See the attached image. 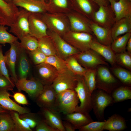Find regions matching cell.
I'll use <instances>...</instances> for the list:
<instances>
[{
	"label": "cell",
	"instance_id": "cell-1",
	"mask_svg": "<svg viewBox=\"0 0 131 131\" xmlns=\"http://www.w3.org/2000/svg\"><path fill=\"white\" fill-rule=\"evenodd\" d=\"M41 17L48 30L62 37L70 30L69 20L66 14L46 12L41 14Z\"/></svg>",
	"mask_w": 131,
	"mask_h": 131
},
{
	"label": "cell",
	"instance_id": "cell-2",
	"mask_svg": "<svg viewBox=\"0 0 131 131\" xmlns=\"http://www.w3.org/2000/svg\"><path fill=\"white\" fill-rule=\"evenodd\" d=\"M79 99L74 90H67L57 94L55 110L66 115L75 112Z\"/></svg>",
	"mask_w": 131,
	"mask_h": 131
},
{
	"label": "cell",
	"instance_id": "cell-3",
	"mask_svg": "<svg viewBox=\"0 0 131 131\" xmlns=\"http://www.w3.org/2000/svg\"><path fill=\"white\" fill-rule=\"evenodd\" d=\"M92 106L97 119L102 120L104 119L105 108L114 103L110 94L100 89L93 91L91 94Z\"/></svg>",
	"mask_w": 131,
	"mask_h": 131
},
{
	"label": "cell",
	"instance_id": "cell-4",
	"mask_svg": "<svg viewBox=\"0 0 131 131\" xmlns=\"http://www.w3.org/2000/svg\"><path fill=\"white\" fill-rule=\"evenodd\" d=\"M62 37L69 44L80 52L90 49L91 44L94 40L92 34L90 33L71 30Z\"/></svg>",
	"mask_w": 131,
	"mask_h": 131
},
{
	"label": "cell",
	"instance_id": "cell-5",
	"mask_svg": "<svg viewBox=\"0 0 131 131\" xmlns=\"http://www.w3.org/2000/svg\"><path fill=\"white\" fill-rule=\"evenodd\" d=\"M74 90L80 103L76 107L75 112L89 113L92 109L91 95L83 76H78L77 84Z\"/></svg>",
	"mask_w": 131,
	"mask_h": 131
},
{
	"label": "cell",
	"instance_id": "cell-6",
	"mask_svg": "<svg viewBox=\"0 0 131 131\" xmlns=\"http://www.w3.org/2000/svg\"><path fill=\"white\" fill-rule=\"evenodd\" d=\"M96 80V88L110 94L116 88L117 80L105 66L98 67Z\"/></svg>",
	"mask_w": 131,
	"mask_h": 131
},
{
	"label": "cell",
	"instance_id": "cell-7",
	"mask_svg": "<svg viewBox=\"0 0 131 131\" xmlns=\"http://www.w3.org/2000/svg\"><path fill=\"white\" fill-rule=\"evenodd\" d=\"M74 56L79 63L86 69H96L101 65H108L101 56L90 49L80 52Z\"/></svg>",
	"mask_w": 131,
	"mask_h": 131
},
{
	"label": "cell",
	"instance_id": "cell-8",
	"mask_svg": "<svg viewBox=\"0 0 131 131\" xmlns=\"http://www.w3.org/2000/svg\"><path fill=\"white\" fill-rule=\"evenodd\" d=\"M31 13L24 9L19 10L13 22L10 26V32L20 40L25 36L30 34L29 17Z\"/></svg>",
	"mask_w": 131,
	"mask_h": 131
},
{
	"label": "cell",
	"instance_id": "cell-9",
	"mask_svg": "<svg viewBox=\"0 0 131 131\" xmlns=\"http://www.w3.org/2000/svg\"><path fill=\"white\" fill-rule=\"evenodd\" d=\"M47 34L52 41L57 55L63 59L65 60L68 57L80 52L57 33L48 30Z\"/></svg>",
	"mask_w": 131,
	"mask_h": 131
},
{
	"label": "cell",
	"instance_id": "cell-10",
	"mask_svg": "<svg viewBox=\"0 0 131 131\" xmlns=\"http://www.w3.org/2000/svg\"><path fill=\"white\" fill-rule=\"evenodd\" d=\"M78 76L74 75L68 69L58 74L51 84L57 93L67 90H74Z\"/></svg>",
	"mask_w": 131,
	"mask_h": 131
},
{
	"label": "cell",
	"instance_id": "cell-11",
	"mask_svg": "<svg viewBox=\"0 0 131 131\" xmlns=\"http://www.w3.org/2000/svg\"><path fill=\"white\" fill-rule=\"evenodd\" d=\"M15 84L19 91H25L31 98L35 100L41 92L44 86L33 77L29 79L26 78L19 79Z\"/></svg>",
	"mask_w": 131,
	"mask_h": 131
},
{
	"label": "cell",
	"instance_id": "cell-12",
	"mask_svg": "<svg viewBox=\"0 0 131 131\" xmlns=\"http://www.w3.org/2000/svg\"><path fill=\"white\" fill-rule=\"evenodd\" d=\"M66 14L69 22L71 31L93 34L90 28L92 20L73 10Z\"/></svg>",
	"mask_w": 131,
	"mask_h": 131
},
{
	"label": "cell",
	"instance_id": "cell-13",
	"mask_svg": "<svg viewBox=\"0 0 131 131\" xmlns=\"http://www.w3.org/2000/svg\"><path fill=\"white\" fill-rule=\"evenodd\" d=\"M92 21L101 26L111 28L115 22V15L110 5L99 6Z\"/></svg>",
	"mask_w": 131,
	"mask_h": 131
},
{
	"label": "cell",
	"instance_id": "cell-14",
	"mask_svg": "<svg viewBox=\"0 0 131 131\" xmlns=\"http://www.w3.org/2000/svg\"><path fill=\"white\" fill-rule=\"evenodd\" d=\"M36 65L34 77L44 85H51L58 74L57 71L46 63Z\"/></svg>",
	"mask_w": 131,
	"mask_h": 131
},
{
	"label": "cell",
	"instance_id": "cell-15",
	"mask_svg": "<svg viewBox=\"0 0 131 131\" xmlns=\"http://www.w3.org/2000/svg\"><path fill=\"white\" fill-rule=\"evenodd\" d=\"M10 47L4 55L6 66L11 79L15 83L18 80L16 71L19 42L16 41L10 44Z\"/></svg>",
	"mask_w": 131,
	"mask_h": 131
},
{
	"label": "cell",
	"instance_id": "cell-16",
	"mask_svg": "<svg viewBox=\"0 0 131 131\" xmlns=\"http://www.w3.org/2000/svg\"><path fill=\"white\" fill-rule=\"evenodd\" d=\"M30 34L37 39L47 36L48 29L41 14L31 13L29 17Z\"/></svg>",
	"mask_w": 131,
	"mask_h": 131
},
{
	"label": "cell",
	"instance_id": "cell-17",
	"mask_svg": "<svg viewBox=\"0 0 131 131\" xmlns=\"http://www.w3.org/2000/svg\"><path fill=\"white\" fill-rule=\"evenodd\" d=\"M57 95L51 85H44L42 90L35 100L37 105L41 108L55 110Z\"/></svg>",
	"mask_w": 131,
	"mask_h": 131
},
{
	"label": "cell",
	"instance_id": "cell-18",
	"mask_svg": "<svg viewBox=\"0 0 131 131\" xmlns=\"http://www.w3.org/2000/svg\"><path fill=\"white\" fill-rule=\"evenodd\" d=\"M73 10L92 21L99 6L93 0H70Z\"/></svg>",
	"mask_w": 131,
	"mask_h": 131
},
{
	"label": "cell",
	"instance_id": "cell-19",
	"mask_svg": "<svg viewBox=\"0 0 131 131\" xmlns=\"http://www.w3.org/2000/svg\"><path fill=\"white\" fill-rule=\"evenodd\" d=\"M43 120L49 125L58 131H65L60 113L53 109L41 108Z\"/></svg>",
	"mask_w": 131,
	"mask_h": 131
},
{
	"label": "cell",
	"instance_id": "cell-20",
	"mask_svg": "<svg viewBox=\"0 0 131 131\" xmlns=\"http://www.w3.org/2000/svg\"><path fill=\"white\" fill-rule=\"evenodd\" d=\"M13 3L17 7L23 8L31 13L42 14L47 12V6L45 1L39 0H13Z\"/></svg>",
	"mask_w": 131,
	"mask_h": 131
},
{
	"label": "cell",
	"instance_id": "cell-21",
	"mask_svg": "<svg viewBox=\"0 0 131 131\" xmlns=\"http://www.w3.org/2000/svg\"><path fill=\"white\" fill-rule=\"evenodd\" d=\"M16 65L19 79L27 78L31 71L30 61L27 51L20 46V42Z\"/></svg>",
	"mask_w": 131,
	"mask_h": 131
},
{
	"label": "cell",
	"instance_id": "cell-22",
	"mask_svg": "<svg viewBox=\"0 0 131 131\" xmlns=\"http://www.w3.org/2000/svg\"><path fill=\"white\" fill-rule=\"evenodd\" d=\"M90 28L93 34L95 36L98 42L105 45L111 46L113 41L111 28L101 26L92 21Z\"/></svg>",
	"mask_w": 131,
	"mask_h": 131
},
{
	"label": "cell",
	"instance_id": "cell-23",
	"mask_svg": "<svg viewBox=\"0 0 131 131\" xmlns=\"http://www.w3.org/2000/svg\"><path fill=\"white\" fill-rule=\"evenodd\" d=\"M10 95L8 91L0 90V105L2 107L8 111H16L19 115L30 112L28 109L20 106L11 100Z\"/></svg>",
	"mask_w": 131,
	"mask_h": 131
},
{
	"label": "cell",
	"instance_id": "cell-24",
	"mask_svg": "<svg viewBox=\"0 0 131 131\" xmlns=\"http://www.w3.org/2000/svg\"><path fill=\"white\" fill-rule=\"evenodd\" d=\"M114 13L115 21L122 18L131 17V1L118 0L110 4Z\"/></svg>",
	"mask_w": 131,
	"mask_h": 131
},
{
	"label": "cell",
	"instance_id": "cell-25",
	"mask_svg": "<svg viewBox=\"0 0 131 131\" xmlns=\"http://www.w3.org/2000/svg\"><path fill=\"white\" fill-rule=\"evenodd\" d=\"M90 49L104 58L111 65H114L116 63L115 53L110 46L102 44L94 40L91 44Z\"/></svg>",
	"mask_w": 131,
	"mask_h": 131
},
{
	"label": "cell",
	"instance_id": "cell-26",
	"mask_svg": "<svg viewBox=\"0 0 131 131\" xmlns=\"http://www.w3.org/2000/svg\"><path fill=\"white\" fill-rule=\"evenodd\" d=\"M66 120L72 123L76 129L93 121L89 113L74 112L66 115Z\"/></svg>",
	"mask_w": 131,
	"mask_h": 131
},
{
	"label": "cell",
	"instance_id": "cell-27",
	"mask_svg": "<svg viewBox=\"0 0 131 131\" xmlns=\"http://www.w3.org/2000/svg\"><path fill=\"white\" fill-rule=\"evenodd\" d=\"M111 29L113 40L122 35L131 33V17L122 18L116 21Z\"/></svg>",
	"mask_w": 131,
	"mask_h": 131
},
{
	"label": "cell",
	"instance_id": "cell-28",
	"mask_svg": "<svg viewBox=\"0 0 131 131\" xmlns=\"http://www.w3.org/2000/svg\"><path fill=\"white\" fill-rule=\"evenodd\" d=\"M47 12L66 14L72 9L70 0H48Z\"/></svg>",
	"mask_w": 131,
	"mask_h": 131
},
{
	"label": "cell",
	"instance_id": "cell-29",
	"mask_svg": "<svg viewBox=\"0 0 131 131\" xmlns=\"http://www.w3.org/2000/svg\"><path fill=\"white\" fill-rule=\"evenodd\" d=\"M126 127V123L124 119L118 115L115 114L105 121L103 130L109 131H119L124 130Z\"/></svg>",
	"mask_w": 131,
	"mask_h": 131
},
{
	"label": "cell",
	"instance_id": "cell-30",
	"mask_svg": "<svg viewBox=\"0 0 131 131\" xmlns=\"http://www.w3.org/2000/svg\"><path fill=\"white\" fill-rule=\"evenodd\" d=\"M38 40V48L47 57L57 55L53 43L49 35Z\"/></svg>",
	"mask_w": 131,
	"mask_h": 131
},
{
	"label": "cell",
	"instance_id": "cell-31",
	"mask_svg": "<svg viewBox=\"0 0 131 131\" xmlns=\"http://www.w3.org/2000/svg\"><path fill=\"white\" fill-rule=\"evenodd\" d=\"M65 60L67 69L73 74L76 76H83L86 69L79 63L74 56L68 57Z\"/></svg>",
	"mask_w": 131,
	"mask_h": 131
},
{
	"label": "cell",
	"instance_id": "cell-32",
	"mask_svg": "<svg viewBox=\"0 0 131 131\" xmlns=\"http://www.w3.org/2000/svg\"><path fill=\"white\" fill-rule=\"evenodd\" d=\"M114 103L131 99V89L129 86H121L115 89L112 92Z\"/></svg>",
	"mask_w": 131,
	"mask_h": 131
},
{
	"label": "cell",
	"instance_id": "cell-33",
	"mask_svg": "<svg viewBox=\"0 0 131 131\" xmlns=\"http://www.w3.org/2000/svg\"><path fill=\"white\" fill-rule=\"evenodd\" d=\"M131 37V33H127L113 40L110 46L115 53L126 51L127 42Z\"/></svg>",
	"mask_w": 131,
	"mask_h": 131
},
{
	"label": "cell",
	"instance_id": "cell-34",
	"mask_svg": "<svg viewBox=\"0 0 131 131\" xmlns=\"http://www.w3.org/2000/svg\"><path fill=\"white\" fill-rule=\"evenodd\" d=\"M20 40V46L27 51H33L38 48V39L30 34L25 36Z\"/></svg>",
	"mask_w": 131,
	"mask_h": 131
},
{
	"label": "cell",
	"instance_id": "cell-35",
	"mask_svg": "<svg viewBox=\"0 0 131 131\" xmlns=\"http://www.w3.org/2000/svg\"><path fill=\"white\" fill-rule=\"evenodd\" d=\"M45 63L52 66L58 73L64 72L68 69L65 60L57 55L47 57Z\"/></svg>",
	"mask_w": 131,
	"mask_h": 131
},
{
	"label": "cell",
	"instance_id": "cell-36",
	"mask_svg": "<svg viewBox=\"0 0 131 131\" xmlns=\"http://www.w3.org/2000/svg\"><path fill=\"white\" fill-rule=\"evenodd\" d=\"M0 131H15V125L9 112L0 114Z\"/></svg>",
	"mask_w": 131,
	"mask_h": 131
},
{
	"label": "cell",
	"instance_id": "cell-37",
	"mask_svg": "<svg viewBox=\"0 0 131 131\" xmlns=\"http://www.w3.org/2000/svg\"><path fill=\"white\" fill-rule=\"evenodd\" d=\"M15 125V131H32L25 122L20 117L19 114L14 111H9Z\"/></svg>",
	"mask_w": 131,
	"mask_h": 131
},
{
	"label": "cell",
	"instance_id": "cell-38",
	"mask_svg": "<svg viewBox=\"0 0 131 131\" xmlns=\"http://www.w3.org/2000/svg\"><path fill=\"white\" fill-rule=\"evenodd\" d=\"M96 69H88L83 76L91 95L96 88Z\"/></svg>",
	"mask_w": 131,
	"mask_h": 131
},
{
	"label": "cell",
	"instance_id": "cell-39",
	"mask_svg": "<svg viewBox=\"0 0 131 131\" xmlns=\"http://www.w3.org/2000/svg\"><path fill=\"white\" fill-rule=\"evenodd\" d=\"M115 75L124 84L130 86L131 84V73L123 68L117 67L112 69Z\"/></svg>",
	"mask_w": 131,
	"mask_h": 131
},
{
	"label": "cell",
	"instance_id": "cell-40",
	"mask_svg": "<svg viewBox=\"0 0 131 131\" xmlns=\"http://www.w3.org/2000/svg\"><path fill=\"white\" fill-rule=\"evenodd\" d=\"M8 27L0 25V44L5 45L6 43L12 44L17 41L18 38L7 31Z\"/></svg>",
	"mask_w": 131,
	"mask_h": 131
},
{
	"label": "cell",
	"instance_id": "cell-41",
	"mask_svg": "<svg viewBox=\"0 0 131 131\" xmlns=\"http://www.w3.org/2000/svg\"><path fill=\"white\" fill-rule=\"evenodd\" d=\"M116 63L131 70V53L126 51L115 54Z\"/></svg>",
	"mask_w": 131,
	"mask_h": 131
},
{
	"label": "cell",
	"instance_id": "cell-42",
	"mask_svg": "<svg viewBox=\"0 0 131 131\" xmlns=\"http://www.w3.org/2000/svg\"><path fill=\"white\" fill-rule=\"evenodd\" d=\"M27 52L29 58L34 65H37L45 62L47 56L38 48L34 51Z\"/></svg>",
	"mask_w": 131,
	"mask_h": 131
},
{
	"label": "cell",
	"instance_id": "cell-43",
	"mask_svg": "<svg viewBox=\"0 0 131 131\" xmlns=\"http://www.w3.org/2000/svg\"><path fill=\"white\" fill-rule=\"evenodd\" d=\"M20 117L25 121L31 128H35L38 123L41 119L34 114L30 112L19 115Z\"/></svg>",
	"mask_w": 131,
	"mask_h": 131
},
{
	"label": "cell",
	"instance_id": "cell-44",
	"mask_svg": "<svg viewBox=\"0 0 131 131\" xmlns=\"http://www.w3.org/2000/svg\"><path fill=\"white\" fill-rule=\"evenodd\" d=\"M105 121H92L88 124L79 128L80 131H102Z\"/></svg>",
	"mask_w": 131,
	"mask_h": 131
},
{
	"label": "cell",
	"instance_id": "cell-45",
	"mask_svg": "<svg viewBox=\"0 0 131 131\" xmlns=\"http://www.w3.org/2000/svg\"><path fill=\"white\" fill-rule=\"evenodd\" d=\"M0 74L4 75L10 82H13L9 76L4 56L3 53L2 46L0 47Z\"/></svg>",
	"mask_w": 131,
	"mask_h": 131
},
{
	"label": "cell",
	"instance_id": "cell-46",
	"mask_svg": "<svg viewBox=\"0 0 131 131\" xmlns=\"http://www.w3.org/2000/svg\"><path fill=\"white\" fill-rule=\"evenodd\" d=\"M15 86L13 82H10L4 75L0 74V90L12 91Z\"/></svg>",
	"mask_w": 131,
	"mask_h": 131
},
{
	"label": "cell",
	"instance_id": "cell-47",
	"mask_svg": "<svg viewBox=\"0 0 131 131\" xmlns=\"http://www.w3.org/2000/svg\"><path fill=\"white\" fill-rule=\"evenodd\" d=\"M35 128L36 131H58L49 125L42 118L39 122Z\"/></svg>",
	"mask_w": 131,
	"mask_h": 131
},
{
	"label": "cell",
	"instance_id": "cell-48",
	"mask_svg": "<svg viewBox=\"0 0 131 131\" xmlns=\"http://www.w3.org/2000/svg\"><path fill=\"white\" fill-rule=\"evenodd\" d=\"M13 97L15 100L19 104L26 105L28 104L25 96L21 92H18L14 93Z\"/></svg>",
	"mask_w": 131,
	"mask_h": 131
},
{
	"label": "cell",
	"instance_id": "cell-49",
	"mask_svg": "<svg viewBox=\"0 0 131 131\" xmlns=\"http://www.w3.org/2000/svg\"><path fill=\"white\" fill-rule=\"evenodd\" d=\"M63 123L65 131H74L76 129L73 125L68 121H63Z\"/></svg>",
	"mask_w": 131,
	"mask_h": 131
},
{
	"label": "cell",
	"instance_id": "cell-50",
	"mask_svg": "<svg viewBox=\"0 0 131 131\" xmlns=\"http://www.w3.org/2000/svg\"><path fill=\"white\" fill-rule=\"evenodd\" d=\"M98 6H106L109 5L107 0H93Z\"/></svg>",
	"mask_w": 131,
	"mask_h": 131
},
{
	"label": "cell",
	"instance_id": "cell-51",
	"mask_svg": "<svg viewBox=\"0 0 131 131\" xmlns=\"http://www.w3.org/2000/svg\"><path fill=\"white\" fill-rule=\"evenodd\" d=\"M126 49L127 52L131 53V37L129 38L127 42Z\"/></svg>",
	"mask_w": 131,
	"mask_h": 131
},
{
	"label": "cell",
	"instance_id": "cell-52",
	"mask_svg": "<svg viewBox=\"0 0 131 131\" xmlns=\"http://www.w3.org/2000/svg\"><path fill=\"white\" fill-rule=\"evenodd\" d=\"M9 112V111L4 109L0 105V114L7 113Z\"/></svg>",
	"mask_w": 131,
	"mask_h": 131
},
{
	"label": "cell",
	"instance_id": "cell-53",
	"mask_svg": "<svg viewBox=\"0 0 131 131\" xmlns=\"http://www.w3.org/2000/svg\"><path fill=\"white\" fill-rule=\"evenodd\" d=\"M109 3L110 4L111 3L117 1L118 0H107Z\"/></svg>",
	"mask_w": 131,
	"mask_h": 131
},
{
	"label": "cell",
	"instance_id": "cell-54",
	"mask_svg": "<svg viewBox=\"0 0 131 131\" xmlns=\"http://www.w3.org/2000/svg\"><path fill=\"white\" fill-rule=\"evenodd\" d=\"M7 3H9L12 2L13 0H4Z\"/></svg>",
	"mask_w": 131,
	"mask_h": 131
},
{
	"label": "cell",
	"instance_id": "cell-55",
	"mask_svg": "<svg viewBox=\"0 0 131 131\" xmlns=\"http://www.w3.org/2000/svg\"><path fill=\"white\" fill-rule=\"evenodd\" d=\"M41 0L42 1H45V0Z\"/></svg>",
	"mask_w": 131,
	"mask_h": 131
},
{
	"label": "cell",
	"instance_id": "cell-56",
	"mask_svg": "<svg viewBox=\"0 0 131 131\" xmlns=\"http://www.w3.org/2000/svg\"><path fill=\"white\" fill-rule=\"evenodd\" d=\"M1 46H1V45H0V47Z\"/></svg>",
	"mask_w": 131,
	"mask_h": 131
},
{
	"label": "cell",
	"instance_id": "cell-57",
	"mask_svg": "<svg viewBox=\"0 0 131 131\" xmlns=\"http://www.w3.org/2000/svg\"><path fill=\"white\" fill-rule=\"evenodd\" d=\"M0 25H1V24H0Z\"/></svg>",
	"mask_w": 131,
	"mask_h": 131
}]
</instances>
